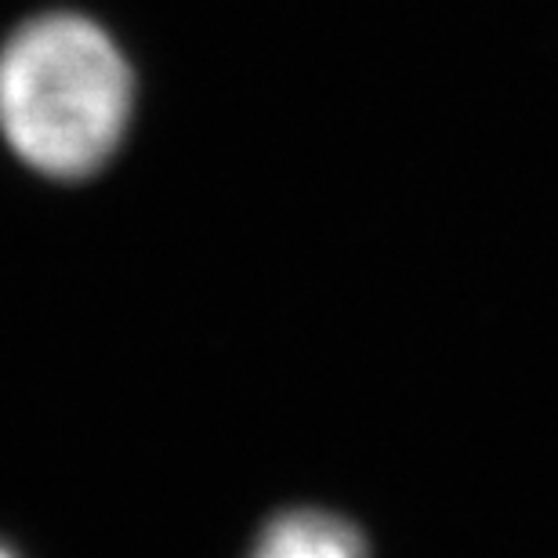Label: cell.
Wrapping results in <instances>:
<instances>
[{
  "instance_id": "cell-1",
  "label": "cell",
  "mask_w": 558,
  "mask_h": 558,
  "mask_svg": "<svg viewBox=\"0 0 558 558\" xmlns=\"http://www.w3.org/2000/svg\"><path fill=\"white\" fill-rule=\"evenodd\" d=\"M135 109L117 40L76 11H48L0 48V131L33 171L81 182L113 160Z\"/></svg>"
},
{
  "instance_id": "cell-2",
  "label": "cell",
  "mask_w": 558,
  "mask_h": 558,
  "mask_svg": "<svg viewBox=\"0 0 558 558\" xmlns=\"http://www.w3.org/2000/svg\"><path fill=\"white\" fill-rule=\"evenodd\" d=\"M247 558H366V541L352 522L301 508L276 515Z\"/></svg>"
},
{
  "instance_id": "cell-3",
  "label": "cell",
  "mask_w": 558,
  "mask_h": 558,
  "mask_svg": "<svg viewBox=\"0 0 558 558\" xmlns=\"http://www.w3.org/2000/svg\"><path fill=\"white\" fill-rule=\"evenodd\" d=\"M0 558H15V551H8L4 544H0Z\"/></svg>"
}]
</instances>
